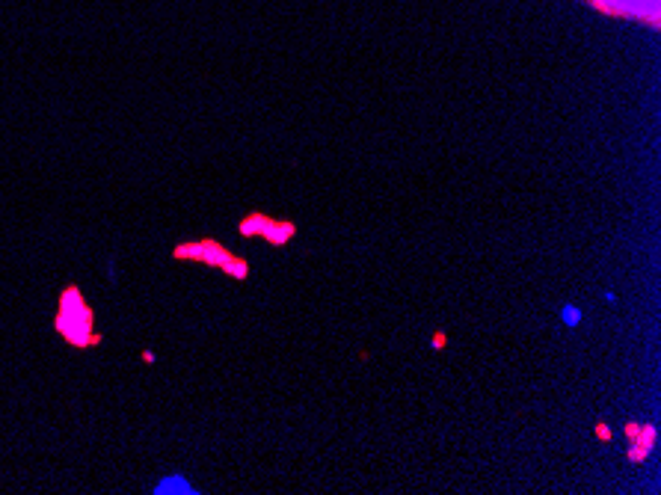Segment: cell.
<instances>
[{"label": "cell", "instance_id": "1", "mask_svg": "<svg viewBox=\"0 0 661 495\" xmlns=\"http://www.w3.org/2000/svg\"><path fill=\"white\" fill-rule=\"evenodd\" d=\"M95 317L92 309L86 306L84 294L74 285H69L60 297V309H57V332L66 338L72 347H95L101 341V332H95Z\"/></svg>", "mask_w": 661, "mask_h": 495}]
</instances>
